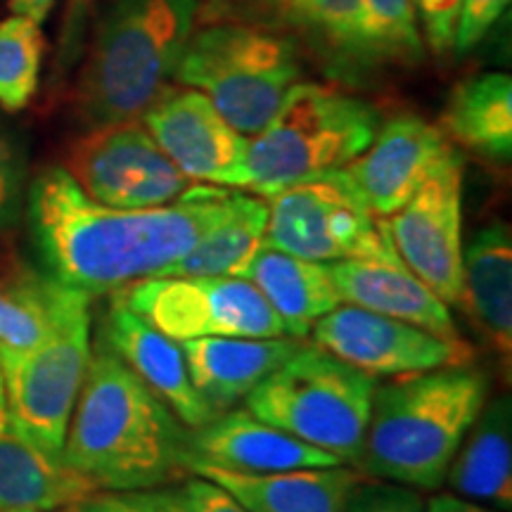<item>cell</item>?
Wrapping results in <instances>:
<instances>
[{"label": "cell", "instance_id": "cell-39", "mask_svg": "<svg viewBox=\"0 0 512 512\" xmlns=\"http://www.w3.org/2000/svg\"><path fill=\"white\" fill-rule=\"evenodd\" d=\"M57 0H8V8L12 15H24L34 22L43 24L53 12Z\"/></svg>", "mask_w": 512, "mask_h": 512}, {"label": "cell", "instance_id": "cell-37", "mask_svg": "<svg viewBox=\"0 0 512 512\" xmlns=\"http://www.w3.org/2000/svg\"><path fill=\"white\" fill-rule=\"evenodd\" d=\"M74 508L76 512H157L150 505L140 503L133 494H117V491H95Z\"/></svg>", "mask_w": 512, "mask_h": 512}, {"label": "cell", "instance_id": "cell-40", "mask_svg": "<svg viewBox=\"0 0 512 512\" xmlns=\"http://www.w3.org/2000/svg\"><path fill=\"white\" fill-rule=\"evenodd\" d=\"M5 408V396H3V377H0V411Z\"/></svg>", "mask_w": 512, "mask_h": 512}, {"label": "cell", "instance_id": "cell-33", "mask_svg": "<svg viewBox=\"0 0 512 512\" xmlns=\"http://www.w3.org/2000/svg\"><path fill=\"white\" fill-rule=\"evenodd\" d=\"M347 512H427V503L415 489L368 477L358 484Z\"/></svg>", "mask_w": 512, "mask_h": 512}, {"label": "cell", "instance_id": "cell-34", "mask_svg": "<svg viewBox=\"0 0 512 512\" xmlns=\"http://www.w3.org/2000/svg\"><path fill=\"white\" fill-rule=\"evenodd\" d=\"M460 3L463 0H413L422 41L437 55H446L453 50Z\"/></svg>", "mask_w": 512, "mask_h": 512}, {"label": "cell", "instance_id": "cell-2", "mask_svg": "<svg viewBox=\"0 0 512 512\" xmlns=\"http://www.w3.org/2000/svg\"><path fill=\"white\" fill-rule=\"evenodd\" d=\"M62 460L98 491L159 489L190 475L188 427L95 339Z\"/></svg>", "mask_w": 512, "mask_h": 512}, {"label": "cell", "instance_id": "cell-35", "mask_svg": "<svg viewBox=\"0 0 512 512\" xmlns=\"http://www.w3.org/2000/svg\"><path fill=\"white\" fill-rule=\"evenodd\" d=\"M510 8V0H463L460 3L456 41L453 50L458 55L470 53L472 48L482 43V38L494 29V24Z\"/></svg>", "mask_w": 512, "mask_h": 512}, {"label": "cell", "instance_id": "cell-18", "mask_svg": "<svg viewBox=\"0 0 512 512\" xmlns=\"http://www.w3.org/2000/svg\"><path fill=\"white\" fill-rule=\"evenodd\" d=\"M188 451L190 460L252 475L344 465L330 453L254 418L247 408H230L207 425L188 430Z\"/></svg>", "mask_w": 512, "mask_h": 512}, {"label": "cell", "instance_id": "cell-29", "mask_svg": "<svg viewBox=\"0 0 512 512\" xmlns=\"http://www.w3.org/2000/svg\"><path fill=\"white\" fill-rule=\"evenodd\" d=\"M67 287L53 278H0V347L31 349L53 330Z\"/></svg>", "mask_w": 512, "mask_h": 512}, {"label": "cell", "instance_id": "cell-10", "mask_svg": "<svg viewBox=\"0 0 512 512\" xmlns=\"http://www.w3.org/2000/svg\"><path fill=\"white\" fill-rule=\"evenodd\" d=\"M114 294L178 344L200 337H287L278 313L238 275H157Z\"/></svg>", "mask_w": 512, "mask_h": 512}, {"label": "cell", "instance_id": "cell-16", "mask_svg": "<svg viewBox=\"0 0 512 512\" xmlns=\"http://www.w3.org/2000/svg\"><path fill=\"white\" fill-rule=\"evenodd\" d=\"M451 145L439 126L401 114L377 128L363 155L344 166L377 219H387L413 197L437 159Z\"/></svg>", "mask_w": 512, "mask_h": 512}, {"label": "cell", "instance_id": "cell-32", "mask_svg": "<svg viewBox=\"0 0 512 512\" xmlns=\"http://www.w3.org/2000/svg\"><path fill=\"white\" fill-rule=\"evenodd\" d=\"M29 157L17 128L0 119V233L19 223L27 207Z\"/></svg>", "mask_w": 512, "mask_h": 512}, {"label": "cell", "instance_id": "cell-21", "mask_svg": "<svg viewBox=\"0 0 512 512\" xmlns=\"http://www.w3.org/2000/svg\"><path fill=\"white\" fill-rule=\"evenodd\" d=\"M299 347L302 339L294 337H200L181 344L192 387L216 415L247 399Z\"/></svg>", "mask_w": 512, "mask_h": 512}, {"label": "cell", "instance_id": "cell-31", "mask_svg": "<svg viewBox=\"0 0 512 512\" xmlns=\"http://www.w3.org/2000/svg\"><path fill=\"white\" fill-rule=\"evenodd\" d=\"M133 496L157 512H249L219 484L197 475H188L159 489L133 491Z\"/></svg>", "mask_w": 512, "mask_h": 512}, {"label": "cell", "instance_id": "cell-30", "mask_svg": "<svg viewBox=\"0 0 512 512\" xmlns=\"http://www.w3.org/2000/svg\"><path fill=\"white\" fill-rule=\"evenodd\" d=\"M43 24L24 15L0 19V110L19 112L29 105L41 81L46 36Z\"/></svg>", "mask_w": 512, "mask_h": 512}, {"label": "cell", "instance_id": "cell-24", "mask_svg": "<svg viewBox=\"0 0 512 512\" xmlns=\"http://www.w3.org/2000/svg\"><path fill=\"white\" fill-rule=\"evenodd\" d=\"M238 278L252 283L283 320L287 337L304 339L316 320L337 309L339 294L328 264L261 245L240 266Z\"/></svg>", "mask_w": 512, "mask_h": 512}, {"label": "cell", "instance_id": "cell-4", "mask_svg": "<svg viewBox=\"0 0 512 512\" xmlns=\"http://www.w3.org/2000/svg\"><path fill=\"white\" fill-rule=\"evenodd\" d=\"M202 0H110L95 22L74 88L86 128L140 119L174 83Z\"/></svg>", "mask_w": 512, "mask_h": 512}, {"label": "cell", "instance_id": "cell-5", "mask_svg": "<svg viewBox=\"0 0 512 512\" xmlns=\"http://www.w3.org/2000/svg\"><path fill=\"white\" fill-rule=\"evenodd\" d=\"M380 128L368 100L328 83L299 81L273 119L249 138L245 192L271 197L287 185L344 169Z\"/></svg>", "mask_w": 512, "mask_h": 512}, {"label": "cell", "instance_id": "cell-19", "mask_svg": "<svg viewBox=\"0 0 512 512\" xmlns=\"http://www.w3.org/2000/svg\"><path fill=\"white\" fill-rule=\"evenodd\" d=\"M188 472L219 484L249 512H347L358 484L368 479L351 465L252 475L190 460Z\"/></svg>", "mask_w": 512, "mask_h": 512}, {"label": "cell", "instance_id": "cell-15", "mask_svg": "<svg viewBox=\"0 0 512 512\" xmlns=\"http://www.w3.org/2000/svg\"><path fill=\"white\" fill-rule=\"evenodd\" d=\"M358 0H202L200 22H242L287 38L330 76L356 81Z\"/></svg>", "mask_w": 512, "mask_h": 512}, {"label": "cell", "instance_id": "cell-36", "mask_svg": "<svg viewBox=\"0 0 512 512\" xmlns=\"http://www.w3.org/2000/svg\"><path fill=\"white\" fill-rule=\"evenodd\" d=\"M88 12H91V0H69L67 15H64V29L60 34V64L69 67L81 53L83 34H86Z\"/></svg>", "mask_w": 512, "mask_h": 512}, {"label": "cell", "instance_id": "cell-27", "mask_svg": "<svg viewBox=\"0 0 512 512\" xmlns=\"http://www.w3.org/2000/svg\"><path fill=\"white\" fill-rule=\"evenodd\" d=\"M425 57L413 0H358L356 81L389 67H411Z\"/></svg>", "mask_w": 512, "mask_h": 512}, {"label": "cell", "instance_id": "cell-3", "mask_svg": "<svg viewBox=\"0 0 512 512\" xmlns=\"http://www.w3.org/2000/svg\"><path fill=\"white\" fill-rule=\"evenodd\" d=\"M486 401L489 375L472 363L392 377L375 387L356 470L415 491H437Z\"/></svg>", "mask_w": 512, "mask_h": 512}, {"label": "cell", "instance_id": "cell-1", "mask_svg": "<svg viewBox=\"0 0 512 512\" xmlns=\"http://www.w3.org/2000/svg\"><path fill=\"white\" fill-rule=\"evenodd\" d=\"M240 190L195 183L155 209L91 200L62 166L38 171L27 190L31 240L48 278L88 299L164 275L233 211Z\"/></svg>", "mask_w": 512, "mask_h": 512}, {"label": "cell", "instance_id": "cell-7", "mask_svg": "<svg viewBox=\"0 0 512 512\" xmlns=\"http://www.w3.org/2000/svg\"><path fill=\"white\" fill-rule=\"evenodd\" d=\"M377 380L320 347H299L247 396L254 418L358 467Z\"/></svg>", "mask_w": 512, "mask_h": 512}, {"label": "cell", "instance_id": "cell-14", "mask_svg": "<svg viewBox=\"0 0 512 512\" xmlns=\"http://www.w3.org/2000/svg\"><path fill=\"white\" fill-rule=\"evenodd\" d=\"M140 121L190 181L245 190L249 138L230 126L204 93L171 83Z\"/></svg>", "mask_w": 512, "mask_h": 512}, {"label": "cell", "instance_id": "cell-11", "mask_svg": "<svg viewBox=\"0 0 512 512\" xmlns=\"http://www.w3.org/2000/svg\"><path fill=\"white\" fill-rule=\"evenodd\" d=\"M62 169L91 200L114 209L164 207L195 185L140 119L86 128L69 145Z\"/></svg>", "mask_w": 512, "mask_h": 512}, {"label": "cell", "instance_id": "cell-17", "mask_svg": "<svg viewBox=\"0 0 512 512\" xmlns=\"http://www.w3.org/2000/svg\"><path fill=\"white\" fill-rule=\"evenodd\" d=\"M98 339L174 411L188 430H197L216 418L192 387L178 342L136 316L114 292L102 316Z\"/></svg>", "mask_w": 512, "mask_h": 512}, {"label": "cell", "instance_id": "cell-28", "mask_svg": "<svg viewBox=\"0 0 512 512\" xmlns=\"http://www.w3.org/2000/svg\"><path fill=\"white\" fill-rule=\"evenodd\" d=\"M268 204L264 197L240 190L230 214L197 240L164 275H238L240 266L264 242Z\"/></svg>", "mask_w": 512, "mask_h": 512}, {"label": "cell", "instance_id": "cell-26", "mask_svg": "<svg viewBox=\"0 0 512 512\" xmlns=\"http://www.w3.org/2000/svg\"><path fill=\"white\" fill-rule=\"evenodd\" d=\"M441 133L491 162L512 157V79L484 72L460 81L441 112Z\"/></svg>", "mask_w": 512, "mask_h": 512}, {"label": "cell", "instance_id": "cell-6", "mask_svg": "<svg viewBox=\"0 0 512 512\" xmlns=\"http://www.w3.org/2000/svg\"><path fill=\"white\" fill-rule=\"evenodd\" d=\"M299 81H304V55L297 46L242 22L197 24L174 76V83L207 95L247 138L273 119Z\"/></svg>", "mask_w": 512, "mask_h": 512}, {"label": "cell", "instance_id": "cell-25", "mask_svg": "<svg viewBox=\"0 0 512 512\" xmlns=\"http://www.w3.org/2000/svg\"><path fill=\"white\" fill-rule=\"evenodd\" d=\"M446 482L467 501L512 510V406L508 396L484 403L451 460Z\"/></svg>", "mask_w": 512, "mask_h": 512}, {"label": "cell", "instance_id": "cell-12", "mask_svg": "<svg viewBox=\"0 0 512 512\" xmlns=\"http://www.w3.org/2000/svg\"><path fill=\"white\" fill-rule=\"evenodd\" d=\"M463 178V155L451 143L411 200L380 219L403 266L451 309L463 280Z\"/></svg>", "mask_w": 512, "mask_h": 512}, {"label": "cell", "instance_id": "cell-38", "mask_svg": "<svg viewBox=\"0 0 512 512\" xmlns=\"http://www.w3.org/2000/svg\"><path fill=\"white\" fill-rule=\"evenodd\" d=\"M427 512H494V510L453 494H437L434 498H430V503H427Z\"/></svg>", "mask_w": 512, "mask_h": 512}, {"label": "cell", "instance_id": "cell-8", "mask_svg": "<svg viewBox=\"0 0 512 512\" xmlns=\"http://www.w3.org/2000/svg\"><path fill=\"white\" fill-rule=\"evenodd\" d=\"M91 351V299L69 287L53 330L36 347H0L5 411L19 430L53 456L62 458Z\"/></svg>", "mask_w": 512, "mask_h": 512}, {"label": "cell", "instance_id": "cell-9", "mask_svg": "<svg viewBox=\"0 0 512 512\" xmlns=\"http://www.w3.org/2000/svg\"><path fill=\"white\" fill-rule=\"evenodd\" d=\"M264 200V247L320 264L344 259L401 261L380 219L344 169L292 183Z\"/></svg>", "mask_w": 512, "mask_h": 512}, {"label": "cell", "instance_id": "cell-13", "mask_svg": "<svg viewBox=\"0 0 512 512\" xmlns=\"http://www.w3.org/2000/svg\"><path fill=\"white\" fill-rule=\"evenodd\" d=\"M309 335L316 347L375 380L427 373L444 366H470L475 361V351L467 342H448L411 323L351 304H339L325 313Z\"/></svg>", "mask_w": 512, "mask_h": 512}, {"label": "cell", "instance_id": "cell-41", "mask_svg": "<svg viewBox=\"0 0 512 512\" xmlns=\"http://www.w3.org/2000/svg\"><path fill=\"white\" fill-rule=\"evenodd\" d=\"M48 512H76L74 505H69V508H60V510H48Z\"/></svg>", "mask_w": 512, "mask_h": 512}, {"label": "cell", "instance_id": "cell-22", "mask_svg": "<svg viewBox=\"0 0 512 512\" xmlns=\"http://www.w3.org/2000/svg\"><path fill=\"white\" fill-rule=\"evenodd\" d=\"M458 309L479 339L498 356L505 373L512 366V233L503 221L484 226L463 247Z\"/></svg>", "mask_w": 512, "mask_h": 512}, {"label": "cell", "instance_id": "cell-23", "mask_svg": "<svg viewBox=\"0 0 512 512\" xmlns=\"http://www.w3.org/2000/svg\"><path fill=\"white\" fill-rule=\"evenodd\" d=\"M95 486L36 444L0 411V512H48L76 505Z\"/></svg>", "mask_w": 512, "mask_h": 512}, {"label": "cell", "instance_id": "cell-20", "mask_svg": "<svg viewBox=\"0 0 512 512\" xmlns=\"http://www.w3.org/2000/svg\"><path fill=\"white\" fill-rule=\"evenodd\" d=\"M339 302L411 323L448 342L460 337L451 306L434 294L401 261L344 259L328 264Z\"/></svg>", "mask_w": 512, "mask_h": 512}]
</instances>
